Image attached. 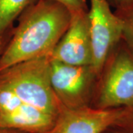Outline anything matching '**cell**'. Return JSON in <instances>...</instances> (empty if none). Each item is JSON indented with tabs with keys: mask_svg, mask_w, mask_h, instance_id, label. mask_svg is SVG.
<instances>
[{
	"mask_svg": "<svg viewBox=\"0 0 133 133\" xmlns=\"http://www.w3.org/2000/svg\"><path fill=\"white\" fill-rule=\"evenodd\" d=\"M19 19L1 53L0 72L21 62L50 56L70 25L71 13L56 2L37 0Z\"/></svg>",
	"mask_w": 133,
	"mask_h": 133,
	"instance_id": "cell-1",
	"label": "cell"
},
{
	"mask_svg": "<svg viewBox=\"0 0 133 133\" xmlns=\"http://www.w3.org/2000/svg\"><path fill=\"white\" fill-rule=\"evenodd\" d=\"M50 56L21 62L0 72V84L25 104L57 117L62 106L50 81Z\"/></svg>",
	"mask_w": 133,
	"mask_h": 133,
	"instance_id": "cell-2",
	"label": "cell"
},
{
	"mask_svg": "<svg viewBox=\"0 0 133 133\" xmlns=\"http://www.w3.org/2000/svg\"><path fill=\"white\" fill-rule=\"evenodd\" d=\"M116 48L106 63L97 100L98 109H133V56L125 44Z\"/></svg>",
	"mask_w": 133,
	"mask_h": 133,
	"instance_id": "cell-3",
	"label": "cell"
},
{
	"mask_svg": "<svg viewBox=\"0 0 133 133\" xmlns=\"http://www.w3.org/2000/svg\"><path fill=\"white\" fill-rule=\"evenodd\" d=\"M87 20L92 49V66L98 75L123 34V21L113 12L108 0H89Z\"/></svg>",
	"mask_w": 133,
	"mask_h": 133,
	"instance_id": "cell-4",
	"label": "cell"
},
{
	"mask_svg": "<svg viewBox=\"0 0 133 133\" xmlns=\"http://www.w3.org/2000/svg\"><path fill=\"white\" fill-rule=\"evenodd\" d=\"M133 118V109L62 107L52 127L42 133H104Z\"/></svg>",
	"mask_w": 133,
	"mask_h": 133,
	"instance_id": "cell-5",
	"label": "cell"
},
{
	"mask_svg": "<svg viewBox=\"0 0 133 133\" xmlns=\"http://www.w3.org/2000/svg\"><path fill=\"white\" fill-rule=\"evenodd\" d=\"M95 76L92 66L71 65L51 59V85L63 107L76 108L86 106Z\"/></svg>",
	"mask_w": 133,
	"mask_h": 133,
	"instance_id": "cell-6",
	"label": "cell"
},
{
	"mask_svg": "<svg viewBox=\"0 0 133 133\" xmlns=\"http://www.w3.org/2000/svg\"><path fill=\"white\" fill-rule=\"evenodd\" d=\"M56 62L77 66H92V49L87 10L71 14L70 23L50 55Z\"/></svg>",
	"mask_w": 133,
	"mask_h": 133,
	"instance_id": "cell-7",
	"label": "cell"
},
{
	"mask_svg": "<svg viewBox=\"0 0 133 133\" xmlns=\"http://www.w3.org/2000/svg\"><path fill=\"white\" fill-rule=\"evenodd\" d=\"M56 118L22 101L10 112L0 114V127L42 133L52 127Z\"/></svg>",
	"mask_w": 133,
	"mask_h": 133,
	"instance_id": "cell-8",
	"label": "cell"
},
{
	"mask_svg": "<svg viewBox=\"0 0 133 133\" xmlns=\"http://www.w3.org/2000/svg\"><path fill=\"white\" fill-rule=\"evenodd\" d=\"M37 0H0V36L21 14Z\"/></svg>",
	"mask_w": 133,
	"mask_h": 133,
	"instance_id": "cell-9",
	"label": "cell"
},
{
	"mask_svg": "<svg viewBox=\"0 0 133 133\" xmlns=\"http://www.w3.org/2000/svg\"><path fill=\"white\" fill-rule=\"evenodd\" d=\"M115 13L123 21L122 39L124 44L133 56V8L124 10H116Z\"/></svg>",
	"mask_w": 133,
	"mask_h": 133,
	"instance_id": "cell-10",
	"label": "cell"
},
{
	"mask_svg": "<svg viewBox=\"0 0 133 133\" xmlns=\"http://www.w3.org/2000/svg\"><path fill=\"white\" fill-rule=\"evenodd\" d=\"M50 1L56 2L64 6L71 14L87 10V0H50Z\"/></svg>",
	"mask_w": 133,
	"mask_h": 133,
	"instance_id": "cell-11",
	"label": "cell"
},
{
	"mask_svg": "<svg viewBox=\"0 0 133 133\" xmlns=\"http://www.w3.org/2000/svg\"><path fill=\"white\" fill-rule=\"evenodd\" d=\"M104 133H133V118L111 127Z\"/></svg>",
	"mask_w": 133,
	"mask_h": 133,
	"instance_id": "cell-12",
	"label": "cell"
},
{
	"mask_svg": "<svg viewBox=\"0 0 133 133\" xmlns=\"http://www.w3.org/2000/svg\"><path fill=\"white\" fill-rule=\"evenodd\" d=\"M109 4L113 5L116 10H124L133 8V0H108Z\"/></svg>",
	"mask_w": 133,
	"mask_h": 133,
	"instance_id": "cell-13",
	"label": "cell"
},
{
	"mask_svg": "<svg viewBox=\"0 0 133 133\" xmlns=\"http://www.w3.org/2000/svg\"><path fill=\"white\" fill-rule=\"evenodd\" d=\"M19 131L16 129L0 127V133H19Z\"/></svg>",
	"mask_w": 133,
	"mask_h": 133,
	"instance_id": "cell-14",
	"label": "cell"
},
{
	"mask_svg": "<svg viewBox=\"0 0 133 133\" xmlns=\"http://www.w3.org/2000/svg\"><path fill=\"white\" fill-rule=\"evenodd\" d=\"M3 42H2V36H0V56H1V53L3 50Z\"/></svg>",
	"mask_w": 133,
	"mask_h": 133,
	"instance_id": "cell-15",
	"label": "cell"
}]
</instances>
